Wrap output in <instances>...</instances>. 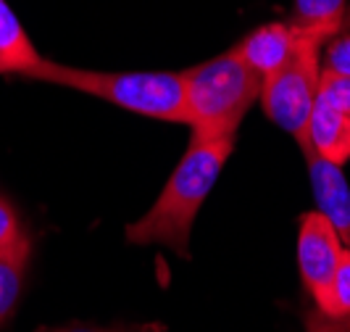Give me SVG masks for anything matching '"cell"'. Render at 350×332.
<instances>
[{"instance_id": "3957f363", "label": "cell", "mask_w": 350, "mask_h": 332, "mask_svg": "<svg viewBox=\"0 0 350 332\" xmlns=\"http://www.w3.org/2000/svg\"><path fill=\"white\" fill-rule=\"evenodd\" d=\"M185 124L193 138L237 135L247 111L258 101L261 77L232 51L182 71Z\"/></svg>"}, {"instance_id": "277c9868", "label": "cell", "mask_w": 350, "mask_h": 332, "mask_svg": "<svg viewBox=\"0 0 350 332\" xmlns=\"http://www.w3.org/2000/svg\"><path fill=\"white\" fill-rule=\"evenodd\" d=\"M321 48L324 42L303 37L293 58L282 69L261 79L258 101H261L263 114L298 145L306 142L308 119L316 103V88H319V74H321Z\"/></svg>"}, {"instance_id": "7a4b0ae2", "label": "cell", "mask_w": 350, "mask_h": 332, "mask_svg": "<svg viewBox=\"0 0 350 332\" xmlns=\"http://www.w3.org/2000/svg\"><path fill=\"white\" fill-rule=\"evenodd\" d=\"M21 77L85 92L148 119L185 124L182 71H98L42 58Z\"/></svg>"}, {"instance_id": "52a82bcc", "label": "cell", "mask_w": 350, "mask_h": 332, "mask_svg": "<svg viewBox=\"0 0 350 332\" xmlns=\"http://www.w3.org/2000/svg\"><path fill=\"white\" fill-rule=\"evenodd\" d=\"M300 40H303V35H298L287 21H269L258 29H253L250 35H245L229 51L263 79V77L282 69L293 58Z\"/></svg>"}, {"instance_id": "30bf717a", "label": "cell", "mask_w": 350, "mask_h": 332, "mask_svg": "<svg viewBox=\"0 0 350 332\" xmlns=\"http://www.w3.org/2000/svg\"><path fill=\"white\" fill-rule=\"evenodd\" d=\"M42 61L35 42L5 0H0V74H27Z\"/></svg>"}, {"instance_id": "2e32d148", "label": "cell", "mask_w": 350, "mask_h": 332, "mask_svg": "<svg viewBox=\"0 0 350 332\" xmlns=\"http://www.w3.org/2000/svg\"><path fill=\"white\" fill-rule=\"evenodd\" d=\"M24 235L21 229V219H18V211L14 209V203L8 198L0 195V248L11 245L14 240H18Z\"/></svg>"}, {"instance_id": "8fae6325", "label": "cell", "mask_w": 350, "mask_h": 332, "mask_svg": "<svg viewBox=\"0 0 350 332\" xmlns=\"http://www.w3.org/2000/svg\"><path fill=\"white\" fill-rule=\"evenodd\" d=\"M29 259H32V240L27 232L11 245L0 248V327L14 314L18 298H21Z\"/></svg>"}, {"instance_id": "9c48e42d", "label": "cell", "mask_w": 350, "mask_h": 332, "mask_svg": "<svg viewBox=\"0 0 350 332\" xmlns=\"http://www.w3.org/2000/svg\"><path fill=\"white\" fill-rule=\"evenodd\" d=\"M348 14V0H295L290 27L303 37H311L327 45L337 32H342Z\"/></svg>"}, {"instance_id": "5b68a950", "label": "cell", "mask_w": 350, "mask_h": 332, "mask_svg": "<svg viewBox=\"0 0 350 332\" xmlns=\"http://www.w3.org/2000/svg\"><path fill=\"white\" fill-rule=\"evenodd\" d=\"M342 240L337 238L329 219L321 211H306L298 229V269L303 288L311 293L314 306L324 303L327 288L334 274V266L342 253Z\"/></svg>"}, {"instance_id": "4fadbf2b", "label": "cell", "mask_w": 350, "mask_h": 332, "mask_svg": "<svg viewBox=\"0 0 350 332\" xmlns=\"http://www.w3.org/2000/svg\"><path fill=\"white\" fill-rule=\"evenodd\" d=\"M316 101L332 105L342 114H350V74L348 71L321 69L319 74V88H316Z\"/></svg>"}, {"instance_id": "7c38bea8", "label": "cell", "mask_w": 350, "mask_h": 332, "mask_svg": "<svg viewBox=\"0 0 350 332\" xmlns=\"http://www.w3.org/2000/svg\"><path fill=\"white\" fill-rule=\"evenodd\" d=\"M319 311L329 316H350V251L342 248L340 261L334 266V274L327 288L324 303L319 306Z\"/></svg>"}, {"instance_id": "9a60e30c", "label": "cell", "mask_w": 350, "mask_h": 332, "mask_svg": "<svg viewBox=\"0 0 350 332\" xmlns=\"http://www.w3.org/2000/svg\"><path fill=\"white\" fill-rule=\"evenodd\" d=\"M40 332H166L163 324L158 322H142V324H135V322H124V324H88V322H71V324H64V327H51V330H40Z\"/></svg>"}, {"instance_id": "8992f818", "label": "cell", "mask_w": 350, "mask_h": 332, "mask_svg": "<svg viewBox=\"0 0 350 332\" xmlns=\"http://www.w3.org/2000/svg\"><path fill=\"white\" fill-rule=\"evenodd\" d=\"M306 166H308V179H311V190H314L316 211H321L329 225L334 227L337 238L350 251V185L342 166H334L329 161L319 158L311 151V145H300Z\"/></svg>"}, {"instance_id": "ba28073f", "label": "cell", "mask_w": 350, "mask_h": 332, "mask_svg": "<svg viewBox=\"0 0 350 332\" xmlns=\"http://www.w3.org/2000/svg\"><path fill=\"white\" fill-rule=\"evenodd\" d=\"M306 145H311V151L319 158L334 166H345L350 161V114H342L332 105L316 101L308 119Z\"/></svg>"}, {"instance_id": "e0dca14e", "label": "cell", "mask_w": 350, "mask_h": 332, "mask_svg": "<svg viewBox=\"0 0 350 332\" xmlns=\"http://www.w3.org/2000/svg\"><path fill=\"white\" fill-rule=\"evenodd\" d=\"M306 332H350V316H329L319 309H311L306 319Z\"/></svg>"}, {"instance_id": "ac0fdd59", "label": "cell", "mask_w": 350, "mask_h": 332, "mask_svg": "<svg viewBox=\"0 0 350 332\" xmlns=\"http://www.w3.org/2000/svg\"><path fill=\"white\" fill-rule=\"evenodd\" d=\"M342 29H350V3H348V14H345V24H342Z\"/></svg>"}, {"instance_id": "6da1fadb", "label": "cell", "mask_w": 350, "mask_h": 332, "mask_svg": "<svg viewBox=\"0 0 350 332\" xmlns=\"http://www.w3.org/2000/svg\"><path fill=\"white\" fill-rule=\"evenodd\" d=\"M237 135L190 138L185 156L166 179L156 203L137 222L126 225L124 238L132 245H166L176 256L190 259V238L198 211L224 172Z\"/></svg>"}, {"instance_id": "5bb4252c", "label": "cell", "mask_w": 350, "mask_h": 332, "mask_svg": "<svg viewBox=\"0 0 350 332\" xmlns=\"http://www.w3.org/2000/svg\"><path fill=\"white\" fill-rule=\"evenodd\" d=\"M321 69L348 71L350 74V29L337 32L332 40H327V45L321 48Z\"/></svg>"}]
</instances>
